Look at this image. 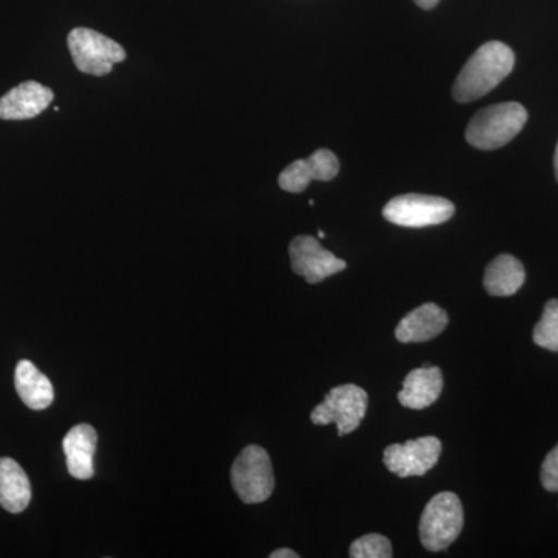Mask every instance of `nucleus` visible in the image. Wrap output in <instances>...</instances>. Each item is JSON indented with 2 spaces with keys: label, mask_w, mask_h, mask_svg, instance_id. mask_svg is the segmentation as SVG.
Returning a JSON list of instances; mask_svg holds the SVG:
<instances>
[{
  "label": "nucleus",
  "mask_w": 558,
  "mask_h": 558,
  "mask_svg": "<svg viewBox=\"0 0 558 558\" xmlns=\"http://www.w3.org/2000/svg\"><path fill=\"white\" fill-rule=\"evenodd\" d=\"M368 409V395L357 385L332 388L311 413L315 425L336 424L339 436L349 435L362 424Z\"/></svg>",
  "instance_id": "423d86ee"
},
{
  "label": "nucleus",
  "mask_w": 558,
  "mask_h": 558,
  "mask_svg": "<svg viewBox=\"0 0 558 558\" xmlns=\"http://www.w3.org/2000/svg\"><path fill=\"white\" fill-rule=\"evenodd\" d=\"M454 205L449 199L425 194H403L385 205L384 218L407 229L439 226L453 218Z\"/></svg>",
  "instance_id": "0eeeda50"
},
{
  "label": "nucleus",
  "mask_w": 558,
  "mask_h": 558,
  "mask_svg": "<svg viewBox=\"0 0 558 558\" xmlns=\"http://www.w3.org/2000/svg\"><path fill=\"white\" fill-rule=\"evenodd\" d=\"M318 236L319 238H325L326 236L325 231L319 230L318 231Z\"/></svg>",
  "instance_id": "b1692460"
},
{
  "label": "nucleus",
  "mask_w": 558,
  "mask_h": 558,
  "mask_svg": "<svg viewBox=\"0 0 558 558\" xmlns=\"http://www.w3.org/2000/svg\"><path fill=\"white\" fill-rule=\"evenodd\" d=\"M449 325V315L435 303H425L405 315L396 328L400 343H424L438 337Z\"/></svg>",
  "instance_id": "f8f14e48"
},
{
  "label": "nucleus",
  "mask_w": 558,
  "mask_h": 558,
  "mask_svg": "<svg viewBox=\"0 0 558 558\" xmlns=\"http://www.w3.org/2000/svg\"><path fill=\"white\" fill-rule=\"evenodd\" d=\"M442 389V371L436 366L425 365L411 371L403 380L402 391L399 392L398 398L405 409L424 410L439 399Z\"/></svg>",
  "instance_id": "4468645a"
},
{
  "label": "nucleus",
  "mask_w": 558,
  "mask_h": 558,
  "mask_svg": "<svg viewBox=\"0 0 558 558\" xmlns=\"http://www.w3.org/2000/svg\"><path fill=\"white\" fill-rule=\"evenodd\" d=\"M98 436L92 425L80 424L70 429L62 440L70 475L76 480L94 478V457Z\"/></svg>",
  "instance_id": "ddd939ff"
},
{
  "label": "nucleus",
  "mask_w": 558,
  "mask_h": 558,
  "mask_svg": "<svg viewBox=\"0 0 558 558\" xmlns=\"http://www.w3.org/2000/svg\"><path fill=\"white\" fill-rule=\"evenodd\" d=\"M464 526L461 499L453 492H442L429 499L418 523L422 545L432 553L449 548Z\"/></svg>",
  "instance_id": "7ed1b4c3"
},
{
  "label": "nucleus",
  "mask_w": 558,
  "mask_h": 558,
  "mask_svg": "<svg viewBox=\"0 0 558 558\" xmlns=\"http://www.w3.org/2000/svg\"><path fill=\"white\" fill-rule=\"evenodd\" d=\"M554 168H556V178L558 182V145L556 149V157H554Z\"/></svg>",
  "instance_id": "5701e85b"
},
{
  "label": "nucleus",
  "mask_w": 558,
  "mask_h": 558,
  "mask_svg": "<svg viewBox=\"0 0 558 558\" xmlns=\"http://www.w3.org/2000/svg\"><path fill=\"white\" fill-rule=\"evenodd\" d=\"M14 387L22 402L32 410L49 409L54 399L53 385L49 377L31 362V360H21L14 373Z\"/></svg>",
  "instance_id": "dca6fc26"
},
{
  "label": "nucleus",
  "mask_w": 558,
  "mask_h": 558,
  "mask_svg": "<svg viewBox=\"0 0 558 558\" xmlns=\"http://www.w3.org/2000/svg\"><path fill=\"white\" fill-rule=\"evenodd\" d=\"M534 343L548 351L558 352V300H549L542 319L534 328Z\"/></svg>",
  "instance_id": "a211bd4d"
},
{
  "label": "nucleus",
  "mask_w": 558,
  "mask_h": 558,
  "mask_svg": "<svg viewBox=\"0 0 558 558\" xmlns=\"http://www.w3.org/2000/svg\"><path fill=\"white\" fill-rule=\"evenodd\" d=\"M32 501L27 473L14 459L0 458V506L10 513H21Z\"/></svg>",
  "instance_id": "2eb2a0df"
},
{
  "label": "nucleus",
  "mask_w": 558,
  "mask_h": 558,
  "mask_svg": "<svg viewBox=\"0 0 558 558\" xmlns=\"http://www.w3.org/2000/svg\"><path fill=\"white\" fill-rule=\"evenodd\" d=\"M526 271L515 256L499 255L488 264L484 274V288L492 296L515 295L523 288Z\"/></svg>",
  "instance_id": "f3484780"
},
{
  "label": "nucleus",
  "mask_w": 558,
  "mask_h": 558,
  "mask_svg": "<svg viewBox=\"0 0 558 558\" xmlns=\"http://www.w3.org/2000/svg\"><path fill=\"white\" fill-rule=\"evenodd\" d=\"M515 65V53L499 40L481 46L465 62L453 84V98L458 102L480 100L508 78Z\"/></svg>",
  "instance_id": "f257e3e1"
},
{
  "label": "nucleus",
  "mask_w": 558,
  "mask_h": 558,
  "mask_svg": "<svg viewBox=\"0 0 558 558\" xmlns=\"http://www.w3.org/2000/svg\"><path fill=\"white\" fill-rule=\"evenodd\" d=\"M527 121V110L510 101L478 110L470 120L465 138L473 148L494 150L512 142Z\"/></svg>",
  "instance_id": "f03ea898"
},
{
  "label": "nucleus",
  "mask_w": 558,
  "mask_h": 558,
  "mask_svg": "<svg viewBox=\"0 0 558 558\" xmlns=\"http://www.w3.org/2000/svg\"><path fill=\"white\" fill-rule=\"evenodd\" d=\"M414 2L417 3L421 9L424 10H432L435 9L436 5H438L439 0H414Z\"/></svg>",
  "instance_id": "4be33fe9"
},
{
  "label": "nucleus",
  "mask_w": 558,
  "mask_h": 558,
  "mask_svg": "<svg viewBox=\"0 0 558 558\" xmlns=\"http://www.w3.org/2000/svg\"><path fill=\"white\" fill-rule=\"evenodd\" d=\"M299 554L293 553L292 549H277L270 554V558H299Z\"/></svg>",
  "instance_id": "412c9836"
},
{
  "label": "nucleus",
  "mask_w": 558,
  "mask_h": 558,
  "mask_svg": "<svg viewBox=\"0 0 558 558\" xmlns=\"http://www.w3.org/2000/svg\"><path fill=\"white\" fill-rule=\"evenodd\" d=\"M289 255L292 270L310 284L325 281L348 267L343 259L337 258L312 236H296L290 242Z\"/></svg>",
  "instance_id": "1a4fd4ad"
},
{
  "label": "nucleus",
  "mask_w": 558,
  "mask_h": 558,
  "mask_svg": "<svg viewBox=\"0 0 558 558\" xmlns=\"http://www.w3.org/2000/svg\"><path fill=\"white\" fill-rule=\"evenodd\" d=\"M68 46L76 69L86 75H108L113 64L126 60V51L120 44L90 28H73L69 33Z\"/></svg>",
  "instance_id": "39448f33"
},
{
  "label": "nucleus",
  "mask_w": 558,
  "mask_h": 558,
  "mask_svg": "<svg viewBox=\"0 0 558 558\" xmlns=\"http://www.w3.org/2000/svg\"><path fill=\"white\" fill-rule=\"evenodd\" d=\"M351 558H391L392 546L387 537L369 534L355 539L349 549Z\"/></svg>",
  "instance_id": "6ab92c4d"
},
{
  "label": "nucleus",
  "mask_w": 558,
  "mask_h": 558,
  "mask_svg": "<svg viewBox=\"0 0 558 558\" xmlns=\"http://www.w3.org/2000/svg\"><path fill=\"white\" fill-rule=\"evenodd\" d=\"M340 171V161L329 149H318L310 159L296 160L290 163L279 174V186L288 193H303L311 182H329L336 179Z\"/></svg>",
  "instance_id": "9d476101"
},
{
  "label": "nucleus",
  "mask_w": 558,
  "mask_h": 558,
  "mask_svg": "<svg viewBox=\"0 0 558 558\" xmlns=\"http://www.w3.org/2000/svg\"><path fill=\"white\" fill-rule=\"evenodd\" d=\"M442 444L435 436H425L405 444H392L384 451V462L389 472L399 478L424 476L438 464Z\"/></svg>",
  "instance_id": "6e6552de"
},
{
  "label": "nucleus",
  "mask_w": 558,
  "mask_h": 558,
  "mask_svg": "<svg viewBox=\"0 0 558 558\" xmlns=\"http://www.w3.org/2000/svg\"><path fill=\"white\" fill-rule=\"evenodd\" d=\"M231 486L247 505H258L274 494V468L269 453L259 446H248L231 468Z\"/></svg>",
  "instance_id": "20e7f679"
},
{
  "label": "nucleus",
  "mask_w": 558,
  "mask_h": 558,
  "mask_svg": "<svg viewBox=\"0 0 558 558\" xmlns=\"http://www.w3.org/2000/svg\"><path fill=\"white\" fill-rule=\"evenodd\" d=\"M543 487L549 492H558V446L549 451L548 457L543 461L542 473Z\"/></svg>",
  "instance_id": "aec40b11"
},
{
  "label": "nucleus",
  "mask_w": 558,
  "mask_h": 558,
  "mask_svg": "<svg viewBox=\"0 0 558 558\" xmlns=\"http://www.w3.org/2000/svg\"><path fill=\"white\" fill-rule=\"evenodd\" d=\"M54 94L38 81H25L0 98V120H32L49 108Z\"/></svg>",
  "instance_id": "9b49d317"
}]
</instances>
